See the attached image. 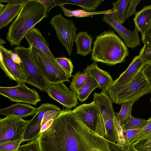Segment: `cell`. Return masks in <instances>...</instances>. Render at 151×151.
Listing matches in <instances>:
<instances>
[{
    "label": "cell",
    "instance_id": "cell-1",
    "mask_svg": "<svg viewBox=\"0 0 151 151\" xmlns=\"http://www.w3.org/2000/svg\"><path fill=\"white\" fill-rule=\"evenodd\" d=\"M37 140L40 151H111L109 141L88 127L71 109L61 110Z\"/></svg>",
    "mask_w": 151,
    "mask_h": 151
},
{
    "label": "cell",
    "instance_id": "cell-2",
    "mask_svg": "<svg viewBox=\"0 0 151 151\" xmlns=\"http://www.w3.org/2000/svg\"><path fill=\"white\" fill-rule=\"evenodd\" d=\"M47 13L38 0H26L9 28L6 40L10 45L19 46L25 35L37 24L47 17Z\"/></svg>",
    "mask_w": 151,
    "mask_h": 151
},
{
    "label": "cell",
    "instance_id": "cell-3",
    "mask_svg": "<svg viewBox=\"0 0 151 151\" xmlns=\"http://www.w3.org/2000/svg\"><path fill=\"white\" fill-rule=\"evenodd\" d=\"M129 53L124 42L110 29L96 36L91 58L95 62L112 65L124 62Z\"/></svg>",
    "mask_w": 151,
    "mask_h": 151
},
{
    "label": "cell",
    "instance_id": "cell-4",
    "mask_svg": "<svg viewBox=\"0 0 151 151\" xmlns=\"http://www.w3.org/2000/svg\"><path fill=\"white\" fill-rule=\"evenodd\" d=\"M93 101L101 116L97 123L95 132L109 141L110 143L119 145L115 128V113L112 102L106 93H94Z\"/></svg>",
    "mask_w": 151,
    "mask_h": 151
},
{
    "label": "cell",
    "instance_id": "cell-5",
    "mask_svg": "<svg viewBox=\"0 0 151 151\" xmlns=\"http://www.w3.org/2000/svg\"><path fill=\"white\" fill-rule=\"evenodd\" d=\"M150 93L151 86L141 72L128 82L111 86L106 92L112 102L119 104L126 102L134 103Z\"/></svg>",
    "mask_w": 151,
    "mask_h": 151
},
{
    "label": "cell",
    "instance_id": "cell-6",
    "mask_svg": "<svg viewBox=\"0 0 151 151\" xmlns=\"http://www.w3.org/2000/svg\"><path fill=\"white\" fill-rule=\"evenodd\" d=\"M31 58L49 83L69 82L73 76L65 72L56 61L36 48L29 47Z\"/></svg>",
    "mask_w": 151,
    "mask_h": 151
},
{
    "label": "cell",
    "instance_id": "cell-7",
    "mask_svg": "<svg viewBox=\"0 0 151 151\" xmlns=\"http://www.w3.org/2000/svg\"><path fill=\"white\" fill-rule=\"evenodd\" d=\"M61 110L58 106L50 103L42 104L28 123L24 137L25 141L37 140L40 136L42 127L53 122Z\"/></svg>",
    "mask_w": 151,
    "mask_h": 151
},
{
    "label": "cell",
    "instance_id": "cell-8",
    "mask_svg": "<svg viewBox=\"0 0 151 151\" xmlns=\"http://www.w3.org/2000/svg\"><path fill=\"white\" fill-rule=\"evenodd\" d=\"M13 51L20 58L26 75V83L37 88L41 91H45L49 83L45 78L30 55V48L22 45L14 48Z\"/></svg>",
    "mask_w": 151,
    "mask_h": 151
},
{
    "label": "cell",
    "instance_id": "cell-9",
    "mask_svg": "<svg viewBox=\"0 0 151 151\" xmlns=\"http://www.w3.org/2000/svg\"><path fill=\"white\" fill-rule=\"evenodd\" d=\"M50 24L54 28L56 36L70 56L76 35L77 27L73 22L64 17L61 14L53 16Z\"/></svg>",
    "mask_w": 151,
    "mask_h": 151
},
{
    "label": "cell",
    "instance_id": "cell-10",
    "mask_svg": "<svg viewBox=\"0 0 151 151\" xmlns=\"http://www.w3.org/2000/svg\"><path fill=\"white\" fill-rule=\"evenodd\" d=\"M29 120L15 116H6L0 119V144L24 140Z\"/></svg>",
    "mask_w": 151,
    "mask_h": 151
},
{
    "label": "cell",
    "instance_id": "cell-11",
    "mask_svg": "<svg viewBox=\"0 0 151 151\" xmlns=\"http://www.w3.org/2000/svg\"><path fill=\"white\" fill-rule=\"evenodd\" d=\"M25 82L18 83L11 87H0V94L12 101L23 102L36 106L41 101L40 97L35 89L29 88Z\"/></svg>",
    "mask_w": 151,
    "mask_h": 151
},
{
    "label": "cell",
    "instance_id": "cell-12",
    "mask_svg": "<svg viewBox=\"0 0 151 151\" xmlns=\"http://www.w3.org/2000/svg\"><path fill=\"white\" fill-rule=\"evenodd\" d=\"M45 92L50 97L61 104L67 109H71L78 104L77 94L63 82L49 83Z\"/></svg>",
    "mask_w": 151,
    "mask_h": 151
},
{
    "label": "cell",
    "instance_id": "cell-13",
    "mask_svg": "<svg viewBox=\"0 0 151 151\" xmlns=\"http://www.w3.org/2000/svg\"><path fill=\"white\" fill-rule=\"evenodd\" d=\"M101 20L106 23L115 31L123 39L127 47L135 48L139 45L140 40L139 30L135 27L133 31L128 29L114 19V12L104 15Z\"/></svg>",
    "mask_w": 151,
    "mask_h": 151
},
{
    "label": "cell",
    "instance_id": "cell-14",
    "mask_svg": "<svg viewBox=\"0 0 151 151\" xmlns=\"http://www.w3.org/2000/svg\"><path fill=\"white\" fill-rule=\"evenodd\" d=\"M8 49L0 45V67L6 75L18 83H26L27 78L22 63L19 65L13 61Z\"/></svg>",
    "mask_w": 151,
    "mask_h": 151
},
{
    "label": "cell",
    "instance_id": "cell-15",
    "mask_svg": "<svg viewBox=\"0 0 151 151\" xmlns=\"http://www.w3.org/2000/svg\"><path fill=\"white\" fill-rule=\"evenodd\" d=\"M72 111L88 127L95 132L101 114L93 101L80 105Z\"/></svg>",
    "mask_w": 151,
    "mask_h": 151
},
{
    "label": "cell",
    "instance_id": "cell-16",
    "mask_svg": "<svg viewBox=\"0 0 151 151\" xmlns=\"http://www.w3.org/2000/svg\"><path fill=\"white\" fill-rule=\"evenodd\" d=\"M84 72L94 78L99 84V88L104 93H106L113 81L110 74L99 68L95 62L88 66Z\"/></svg>",
    "mask_w": 151,
    "mask_h": 151
},
{
    "label": "cell",
    "instance_id": "cell-17",
    "mask_svg": "<svg viewBox=\"0 0 151 151\" xmlns=\"http://www.w3.org/2000/svg\"><path fill=\"white\" fill-rule=\"evenodd\" d=\"M24 38L28 42L29 47H34L40 50L51 59L56 61L55 58L49 49V44L39 29L34 27L33 28L25 35Z\"/></svg>",
    "mask_w": 151,
    "mask_h": 151
},
{
    "label": "cell",
    "instance_id": "cell-18",
    "mask_svg": "<svg viewBox=\"0 0 151 151\" xmlns=\"http://www.w3.org/2000/svg\"><path fill=\"white\" fill-rule=\"evenodd\" d=\"M145 64L139 55L135 56L126 70L113 81L111 86L122 84L131 81L141 72Z\"/></svg>",
    "mask_w": 151,
    "mask_h": 151
},
{
    "label": "cell",
    "instance_id": "cell-19",
    "mask_svg": "<svg viewBox=\"0 0 151 151\" xmlns=\"http://www.w3.org/2000/svg\"><path fill=\"white\" fill-rule=\"evenodd\" d=\"M38 108L26 104L17 103L0 109V114L6 116H12L23 119L35 114Z\"/></svg>",
    "mask_w": 151,
    "mask_h": 151
},
{
    "label": "cell",
    "instance_id": "cell-20",
    "mask_svg": "<svg viewBox=\"0 0 151 151\" xmlns=\"http://www.w3.org/2000/svg\"><path fill=\"white\" fill-rule=\"evenodd\" d=\"M24 3H8L0 11V29L8 25L17 17Z\"/></svg>",
    "mask_w": 151,
    "mask_h": 151
},
{
    "label": "cell",
    "instance_id": "cell-21",
    "mask_svg": "<svg viewBox=\"0 0 151 151\" xmlns=\"http://www.w3.org/2000/svg\"><path fill=\"white\" fill-rule=\"evenodd\" d=\"M93 38L87 32H80L77 34L74 42L77 48L76 54L85 57L92 51Z\"/></svg>",
    "mask_w": 151,
    "mask_h": 151
},
{
    "label": "cell",
    "instance_id": "cell-22",
    "mask_svg": "<svg viewBox=\"0 0 151 151\" xmlns=\"http://www.w3.org/2000/svg\"><path fill=\"white\" fill-rule=\"evenodd\" d=\"M137 27L142 35L151 22V5L146 6L137 12L133 19Z\"/></svg>",
    "mask_w": 151,
    "mask_h": 151
},
{
    "label": "cell",
    "instance_id": "cell-23",
    "mask_svg": "<svg viewBox=\"0 0 151 151\" xmlns=\"http://www.w3.org/2000/svg\"><path fill=\"white\" fill-rule=\"evenodd\" d=\"M57 6L65 4L75 5L81 7L83 10L87 11H94L100 5L103 0H54Z\"/></svg>",
    "mask_w": 151,
    "mask_h": 151
},
{
    "label": "cell",
    "instance_id": "cell-24",
    "mask_svg": "<svg viewBox=\"0 0 151 151\" xmlns=\"http://www.w3.org/2000/svg\"><path fill=\"white\" fill-rule=\"evenodd\" d=\"M99 87V85L96 81L93 78L90 77L78 90L77 95L78 99L81 103L84 102L88 98L94 89Z\"/></svg>",
    "mask_w": 151,
    "mask_h": 151
},
{
    "label": "cell",
    "instance_id": "cell-25",
    "mask_svg": "<svg viewBox=\"0 0 151 151\" xmlns=\"http://www.w3.org/2000/svg\"><path fill=\"white\" fill-rule=\"evenodd\" d=\"M63 11L64 15L68 17H89L94 15L111 13L114 12L113 9H111L106 11L96 12H89L83 9H78L71 10L65 8L64 5L59 6Z\"/></svg>",
    "mask_w": 151,
    "mask_h": 151
},
{
    "label": "cell",
    "instance_id": "cell-26",
    "mask_svg": "<svg viewBox=\"0 0 151 151\" xmlns=\"http://www.w3.org/2000/svg\"><path fill=\"white\" fill-rule=\"evenodd\" d=\"M130 1L119 0L112 3L114 19L121 24L125 21L126 10Z\"/></svg>",
    "mask_w": 151,
    "mask_h": 151
},
{
    "label": "cell",
    "instance_id": "cell-27",
    "mask_svg": "<svg viewBox=\"0 0 151 151\" xmlns=\"http://www.w3.org/2000/svg\"><path fill=\"white\" fill-rule=\"evenodd\" d=\"M134 103L126 102L121 104V108L118 113H115V117L120 121L121 124L125 122L132 116V109Z\"/></svg>",
    "mask_w": 151,
    "mask_h": 151
},
{
    "label": "cell",
    "instance_id": "cell-28",
    "mask_svg": "<svg viewBox=\"0 0 151 151\" xmlns=\"http://www.w3.org/2000/svg\"><path fill=\"white\" fill-rule=\"evenodd\" d=\"M89 77V76L84 72H78L73 76L70 86V88L77 95L78 90Z\"/></svg>",
    "mask_w": 151,
    "mask_h": 151
},
{
    "label": "cell",
    "instance_id": "cell-29",
    "mask_svg": "<svg viewBox=\"0 0 151 151\" xmlns=\"http://www.w3.org/2000/svg\"><path fill=\"white\" fill-rule=\"evenodd\" d=\"M148 119L137 118L132 116L127 121L121 124L123 131L145 127Z\"/></svg>",
    "mask_w": 151,
    "mask_h": 151
},
{
    "label": "cell",
    "instance_id": "cell-30",
    "mask_svg": "<svg viewBox=\"0 0 151 151\" xmlns=\"http://www.w3.org/2000/svg\"><path fill=\"white\" fill-rule=\"evenodd\" d=\"M143 128L134 129L123 131L126 146L130 147L133 143L136 141Z\"/></svg>",
    "mask_w": 151,
    "mask_h": 151
},
{
    "label": "cell",
    "instance_id": "cell-31",
    "mask_svg": "<svg viewBox=\"0 0 151 151\" xmlns=\"http://www.w3.org/2000/svg\"><path fill=\"white\" fill-rule=\"evenodd\" d=\"M137 138L135 143H141L151 140V117Z\"/></svg>",
    "mask_w": 151,
    "mask_h": 151
},
{
    "label": "cell",
    "instance_id": "cell-32",
    "mask_svg": "<svg viewBox=\"0 0 151 151\" xmlns=\"http://www.w3.org/2000/svg\"><path fill=\"white\" fill-rule=\"evenodd\" d=\"M55 60L65 72L70 75H72L73 66L72 62L70 59L65 57H62L55 58Z\"/></svg>",
    "mask_w": 151,
    "mask_h": 151
},
{
    "label": "cell",
    "instance_id": "cell-33",
    "mask_svg": "<svg viewBox=\"0 0 151 151\" xmlns=\"http://www.w3.org/2000/svg\"><path fill=\"white\" fill-rule=\"evenodd\" d=\"M24 140L10 141L0 144V151H17Z\"/></svg>",
    "mask_w": 151,
    "mask_h": 151
},
{
    "label": "cell",
    "instance_id": "cell-34",
    "mask_svg": "<svg viewBox=\"0 0 151 151\" xmlns=\"http://www.w3.org/2000/svg\"><path fill=\"white\" fill-rule=\"evenodd\" d=\"M17 151H40V150L38 142L35 140L20 146Z\"/></svg>",
    "mask_w": 151,
    "mask_h": 151
},
{
    "label": "cell",
    "instance_id": "cell-35",
    "mask_svg": "<svg viewBox=\"0 0 151 151\" xmlns=\"http://www.w3.org/2000/svg\"><path fill=\"white\" fill-rule=\"evenodd\" d=\"M139 55L146 63L151 65V47L144 45L139 51Z\"/></svg>",
    "mask_w": 151,
    "mask_h": 151
},
{
    "label": "cell",
    "instance_id": "cell-36",
    "mask_svg": "<svg viewBox=\"0 0 151 151\" xmlns=\"http://www.w3.org/2000/svg\"><path fill=\"white\" fill-rule=\"evenodd\" d=\"M114 122L119 140V145L122 147H127L126 146L125 142L123 135V130L120 121L116 119L115 117Z\"/></svg>",
    "mask_w": 151,
    "mask_h": 151
},
{
    "label": "cell",
    "instance_id": "cell-37",
    "mask_svg": "<svg viewBox=\"0 0 151 151\" xmlns=\"http://www.w3.org/2000/svg\"><path fill=\"white\" fill-rule=\"evenodd\" d=\"M131 147L137 151H151V140L142 143H133Z\"/></svg>",
    "mask_w": 151,
    "mask_h": 151
},
{
    "label": "cell",
    "instance_id": "cell-38",
    "mask_svg": "<svg viewBox=\"0 0 151 151\" xmlns=\"http://www.w3.org/2000/svg\"><path fill=\"white\" fill-rule=\"evenodd\" d=\"M141 0H130L129 4L125 13V19L129 18L132 15L137 13L136 7Z\"/></svg>",
    "mask_w": 151,
    "mask_h": 151
},
{
    "label": "cell",
    "instance_id": "cell-39",
    "mask_svg": "<svg viewBox=\"0 0 151 151\" xmlns=\"http://www.w3.org/2000/svg\"><path fill=\"white\" fill-rule=\"evenodd\" d=\"M142 40L144 45L151 47V22L147 30L142 35Z\"/></svg>",
    "mask_w": 151,
    "mask_h": 151
},
{
    "label": "cell",
    "instance_id": "cell-40",
    "mask_svg": "<svg viewBox=\"0 0 151 151\" xmlns=\"http://www.w3.org/2000/svg\"><path fill=\"white\" fill-rule=\"evenodd\" d=\"M141 72L151 86V65L146 63Z\"/></svg>",
    "mask_w": 151,
    "mask_h": 151
},
{
    "label": "cell",
    "instance_id": "cell-41",
    "mask_svg": "<svg viewBox=\"0 0 151 151\" xmlns=\"http://www.w3.org/2000/svg\"><path fill=\"white\" fill-rule=\"evenodd\" d=\"M43 6L47 13L53 7L57 6L54 0H38Z\"/></svg>",
    "mask_w": 151,
    "mask_h": 151
},
{
    "label": "cell",
    "instance_id": "cell-42",
    "mask_svg": "<svg viewBox=\"0 0 151 151\" xmlns=\"http://www.w3.org/2000/svg\"><path fill=\"white\" fill-rule=\"evenodd\" d=\"M7 52L13 61L16 64L21 65L22 61L18 55L11 50H8Z\"/></svg>",
    "mask_w": 151,
    "mask_h": 151
},
{
    "label": "cell",
    "instance_id": "cell-43",
    "mask_svg": "<svg viewBox=\"0 0 151 151\" xmlns=\"http://www.w3.org/2000/svg\"><path fill=\"white\" fill-rule=\"evenodd\" d=\"M26 0H0V2H6L8 3L14 4L17 3H24Z\"/></svg>",
    "mask_w": 151,
    "mask_h": 151
},
{
    "label": "cell",
    "instance_id": "cell-44",
    "mask_svg": "<svg viewBox=\"0 0 151 151\" xmlns=\"http://www.w3.org/2000/svg\"><path fill=\"white\" fill-rule=\"evenodd\" d=\"M6 42L5 41L2 39H0V45H2L3 44H6Z\"/></svg>",
    "mask_w": 151,
    "mask_h": 151
},
{
    "label": "cell",
    "instance_id": "cell-45",
    "mask_svg": "<svg viewBox=\"0 0 151 151\" xmlns=\"http://www.w3.org/2000/svg\"><path fill=\"white\" fill-rule=\"evenodd\" d=\"M5 5L2 4L1 3L0 4V11L4 9Z\"/></svg>",
    "mask_w": 151,
    "mask_h": 151
},
{
    "label": "cell",
    "instance_id": "cell-46",
    "mask_svg": "<svg viewBox=\"0 0 151 151\" xmlns=\"http://www.w3.org/2000/svg\"><path fill=\"white\" fill-rule=\"evenodd\" d=\"M130 147H131V150H132V151H137V150H134V149H133V148H132V147H131L130 146Z\"/></svg>",
    "mask_w": 151,
    "mask_h": 151
},
{
    "label": "cell",
    "instance_id": "cell-47",
    "mask_svg": "<svg viewBox=\"0 0 151 151\" xmlns=\"http://www.w3.org/2000/svg\"><path fill=\"white\" fill-rule=\"evenodd\" d=\"M150 100H151V99H150Z\"/></svg>",
    "mask_w": 151,
    "mask_h": 151
}]
</instances>
